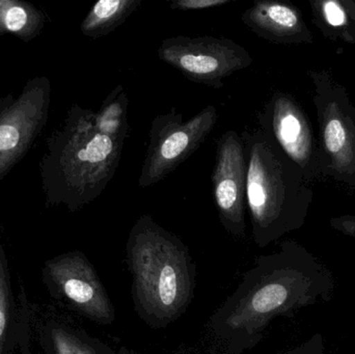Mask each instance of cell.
<instances>
[{"label":"cell","instance_id":"obj_1","mask_svg":"<svg viewBox=\"0 0 355 354\" xmlns=\"http://www.w3.org/2000/svg\"><path fill=\"white\" fill-rule=\"evenodd\" d=\"M336 280L324 262L294 240L257 258L235 292L210 319L211 333L229 354L257 346L277 317L333 299Z\"/></svg>","mask_w":355,"mask_h":354},{"label":"cell","instance_id":"obj_2","mask_svg":"<svg viewBox=\"0 0 355 354\" xmlns=\"http://www.w3.org/2000/svg\"><path fill=\"white\" fill-rule=\"evenodd\" d=\"M241 136L246 163V207L261 249L306 224L314 191L302 170L260 128Z\"/></svg>","mask_w":355,"mask_h":354},{"label":"cell","instance_id":"obj_3","mask_svg":"<svg viewBox=\"0 0 355 354\" xmlns=\"http://www.w3.org/2000/svg\"><path fill=\"white\" fill-rule=\"evenodd\" d=\"M127 253L139 311L157 324L179 317L193 288L185 245L145 214L131 229Z\"/></svg>","mask_w":355,"mask_h":354},{"label":"cell","instance_id":"obj_4","mask_svg":"<svg viewBox=\"0 0 355 354\" xmlns=\"http://www.w3.org/2000/svg\"><path fill=\"white\" fill-rule=\"evenodd\" d=\"M96 112L74 108L62 134L58 170L64 199L72 208L97 199L114 178L124 139L102 134Z\"/></svg>","mask_w":355,"mask_h":354},{"label":"cell","instance_id":"obj_5","mask_svg":"<svg viewBox=\"0 0 355 354\" xmlns=\"http://www.w3.org/2000/svg\"><path fill=\"white\" fill-rule=\"evenodd\" d=\"M318 123L320 177L355 191V106L329 70H309Z\"/></svg>","mask_w":355,"mask_h":354},{"label":"cell","instance_id":"obj_6","mask_svg":"<svg viewBox=\"0 0 355 354\" xmlns=\"http://www.w3.org/2000/svg\"><path fill=\"white\" fill-rule=\"evenodd\" d=\"M218 121L216 108L208 105L184 121L173 109L154 118L149 145L139 178L141 188L157 184L177 170L205 143Z\"/></svg>","mask_w":355,"mask_h":354},{"label":"cell","instance_id":"obj_7","mask_svg":"<svg viewBox=\"0 0 355 354\" xmlns=\"http://www.w3.org/2000/svg\"><path fill=\"white\" fill-rule=\"evenodd\" d=\"M158 56L192 82L220 89L223 80L248 69L252 57L245 48L231 39L210 35L168 37L160 44Z\"/></svg>","mask_w":355,"mask_h":354},{"label":"cell","instance_id":"obj_8","mask_svg":"<svg viewBox=\"0 0 355 354\" xmlns=\"http://www.w3.org/2000/svg\"><path fill=\"white\" fill-rule=\"evenodd\" d=\"M258 121L261 130L302 170L309 184L321 178L318 135L293 95L275 91L259 112Z\"/></svg>","mask_w":355,"mask_h":354},{"label":"cell","instance_id":"obj_9","mask_svg":"<svg viewBox=\"0 0 355 354\" xmlns=\"http://www.w3.org/2000/svg\"><path fill=\"white\" fill-rule=\"evenodd\" d=\"M212 187L223 228L237 238L245 236L246 163L236 131H225L217 141Z\"/></svg>","mask_w":355,"mask_h":354},{"label":"cell","instance_id":"obj_10","mask_svg":"<svg viewBox=\"0 0 355 354\" xmlns=\"http://www.w3.org/2000/svg\"><path fill=\"white\" fill-rule=\"evenodd\" d=\"M49 83L37 79L0 114V178L24 155L47 118Z\"/></svg>","mask_w":355,"mask_h":354},{"label":"cell","instance_id":"obj_11","mask_svg":"<svg viewBox=\"0 0 355 354\" xmlns=\"http://www.w3.org/2000/svg\"><path fill=\"white\" fill-rule=\"evenodd\" d=\"M49 274L64 297L79 311L100 324H112L114 309L93 266L79 254L48 264Z\"/></svg>","mask_w":355,"mask_h":354},{"label":"cell","instance_id":"obj_12","mask_svg":"<svg viewBox=\"0 0 355 354\" xmlns=\"http://www.w3.org/2000/svg\"><path fill=\"white\" fill-rule=\"evenodd\" d=\"M241 20L252 33L270 43H314V35L302 12L291 2L258 0L242 12Z\"/></svg>","mask_w":355,"mask_h":354},{"label":"cell","instance_id":"obj_13","mask_svg":"<svg viewBox=\"0 0 355 354\" xmlns=\"http://www.w3.org/2000/svg\"><path fill=\"white\" fill-rule=\"evenodd\" d=\"M313 24L329 41L355 45V0H311Z\"/></svg>","mask_w":355,"mask_h":354},{"label":"cell","instance_id":"obj_14","mask_svg":"<svg viewBox=\"0 0 355 354\" xmlns=\"http://www.w3.org/2000/svg\"><path fill=\"white\" fill-rule=\"evenodd\" d=\"M141 4V0H100L94 4L81 23V31L89 37L110 35L122 25Z\"/></svg>","mask_w":355,"mask_h":354},{"label":"cell","instance_id":"obj_15","mask_svg":"<svg viewBox=\"0 0 355 354\" xmlns=\"http://www.w3.org/2000/svg\"><path fill=\"white\" fill-rule=\"evenodd\" d=\"M129 100L122 85H116L95 114V124L102 134L126 141L129 133Z\"/></svg>","mask_w":355,"mask_h":354},{"label":"cell","instance_id":"obj_16","mask_svg":"<svg viewBox=\"0 0 355 354\" xmlns=\"http://www.w3.org/2000/svg\"><path fill=\"white\" fill-rule=\"evenodd\" d=\"M43 15L35 6L19 0H0V35L33 37L43 24Z\"/></svg>","mask_w":355,"mask_h":354},{"label":"cell","instance_id":"obj_17","mask_svg":"<svg viewBox=\"0 0 355 354\" xmlns=\"http://www.w3.org/2000/svg\"><path fill=\"white\" fill-rule=\"evenodd\" d=\"M56 354H96L91 347L62 330L52 332Z\"/></svg>","mask_w":355,"mask_h":354},{"label":"cell","instance_id":"obj_18","mask_svg":"<svg viewBox=\"0 0 355 354\" xmlns=\"http://www.w3.org/2000/svg\"><path fill=\"white\" fill-rule=\"evenodd\" d=\"M10 316V286L2 258H0V351L8 330Z\"/></svg>","mask_w":355,"mask_h":354},{"label":"cell","instance_id":"obj_19","mask_svg":"<svg viewBox=\"0 0 355 354\" xmlns=\"http://www.w3.org/2000/svg\"><path fill=\"white\" fill-rule=\"evenodd\" d=\"M232 0H173L170 6L172 10H206L225 6Z\"/></svg>","mask_w":355,"mask_h":354},{"label":"cell","instance_id":"obj_20","mask_svg":"<svg viewBox=\"0 0 355 354\" xmlns=\"http://www.w3.org/2000/svg\"><path fill=\"white\" fill-rule=\"evenodd\" d=\"M285 354H325V340L322 335H313L310 339L304 341L302 344L287 351Z\"/></svg>","mask_w":355,"mask_h":354},{"label":"cell","instance_id":"obj_21","mask_svg":"<svg viewBox=\"0 0 355 354\" xmlns=\"http://www.w3.org/2000/svg\"><path fill=\"white\" fill-rule=\"evenodd\" d=\"M329 226L338 233L355 239V215L345 214L331 218L329 220Z\"/></svg>","mask_w":355,"mask_h":354}]
</instances>
